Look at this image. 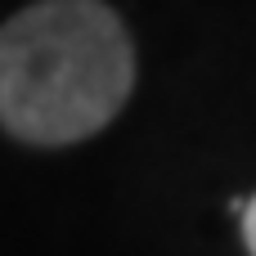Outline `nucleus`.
<instances>
[{
  "label": "nucleus",
  "mask_w": 256,
  "mask_h": 256,
  "mask_svg": "<svg viewBox=\"0 0 256 256\" xmlns=\"http://www.w3.org/2000/svg\"><path fill=\"white\" fill-rule=\"evenodd\" d=\"M135 81V50L104 0H36L0 36V122L14 140L63 148L104 130Z\"/></svg>",
  "instance_id": "obj_1"
},
{
  "label": "nucleus",
  "mask_w": 256,
  "mask_h": 256,
  "mask_svg": "<svg viewBox=\"0 0 256 256\" xmlns=\"http://www.w3.org/2000/svg\"><path fill=\"white\" fill-rule=\"evenodd\" d=\"M243 243H248V252L256 256V194L248 198V207H243Z\"/></svg>",
  "instance_id": "obj_2"
}]
</instances>
